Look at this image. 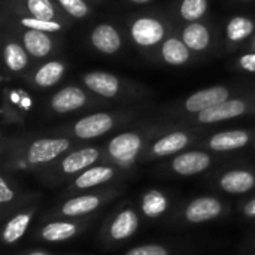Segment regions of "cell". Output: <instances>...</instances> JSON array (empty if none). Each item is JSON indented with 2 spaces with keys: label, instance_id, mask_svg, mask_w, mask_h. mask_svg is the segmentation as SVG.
Returning <instances> with one entry per match:
<instances>
[{
  "label": "cell",
  "instance_id": "cell-1",
  "mask_svg": "<svg viewBox=\"0 0 255 255\" xmlns=\"http://www.w3.org/2000/svg\"><path fill=\"white\" fill-rule=\"evenodd\" d=\"M164 33L166 30H164L163 22L151 16L137 18L130 27V34L133 40L140 46L157 45L160 40H163Z\"/></svg>",
  "mask_w": 255,
  "mask_h": 255
},
{
  "label": "cell",
  "instance_id": "cell-2",
  "mask_svg": "<svg viewBox=\"0 0 255 255\" xmlns=\"http://www.w3.org/2000/svg\"><path fill=\"white\" fill-rule=\"evenodd\" d=\"M229 96H230V90L223 85L200 90V91L191 94L185 100V111H188L191 114H200L206 109H211V108L229 100Z\"/></svg>",
  "mask_w": 255,
  "mask_h": 255
},
{
  "label": "cell",
  "instance_id": "cell-3",
  "mask_svg": "<svg viewBox=\"0 0 255 255\" xmlns=\"http://www.w3.org/2000/svg\"><path fill=\"white\" fill-rule=\"evenodd\" d=\"M69 146L70 142L67 139H39L28 148L27 160L31 164H43L57 158L60 154L69 149Z\"/></svg>",
  "mask_w": 255,
  "mask_h": 255
},
{
  "label": "cell",
  "instance_id": "cell-4",
  "mask_svg": "<svg viewBox=\"0 0 255 255\" xmlns=\"http://www.w3.org/2000/svg\"><path fill=\"white\" fill-rule=\"evenodd\" d=\"M248 103L241 99L235 100H226L211 109H206L200 114H197V121L203 124H212V123H220L226 120H232L236 117L244 115L248 111Z\"/></svg>",
  "mask_w": 255,
  "mask_h": 255
},
{
  "label": "cell",
  "instance_id": "cell-5",
  "mask_svg": "<svg viewBox=\"0 0 255 255\" xmlns=\"http://www.w3.org/2000/svg\"><path fill=\"white\" fill-rule=\"evenodd\" d=\"M114 126V120L109 114H93L88 117L81 118L75 127L73 131L79 139H94L105 133H108Z\"/></svg>",
  "mask_w": 255,
  "mask_h": 255
},
{
  "label": "cell",
  "instance_id": "cell-6",
  "mask_svg": "<svg viewBox=\"0 0 255 255\" xmlns=\"http://www.w3.org/2000/svg\"><path fill=\"white\" fill-rule=\"evenodd\" d=\"M142 140L136 133H123L109 142V154L123 163H130L136 158Z\"/></svg>",
  "mask_w": 255,
  "mask_h": 255
},
{
  "label": "cell",
  "instance_id": "cell-7",
  "mask_svg": "<svg viewBox=\"0 0 255 255\" xmlns=\"http://www.w3.org/2000/svg\"><path fill=\"white\" fill-rule=\"evenodd\" d=\"M91 43L97 51L109 55V54H115L117 51H120L123 40H121L118 30L114 25L103 22L93 30Z\"/></svg>",
  "mask_w": 255,
  "mask_h": 255
},
{
  "label": "cell",
  "instance_id": "cell-8",
  "mask_svg": "<svg viewBox=\"0 0 255 255\" xmlns=\"http://www.w3.org/2000/svg\"><path fill=\"white\" fill-rule=\"evenodd\" d=\"M85 103H87V96L78 87H64L60 91H57L51 99L52 109L60 114L78 111Z\"/></svg>",
  "mask_w": 255,
  "mask_h": 255
},
{
  "label": "cell",
  "instance_id": "cell-9",
  "mask_svg": "<svg viewBox=\"0 0 255 255\" xmlns=\"http://www.w3.org/2000/svg\"><path fill=\"white\" fill-rule=\"evenodd\" d=\"M84 84L93 93L112 99L120 91V81L117 76L108 72H90L84 75Z\"/></svg>",
  "mask_w": 255,
  "mask_h": 255
},
{
  "label": "cell",
  "instance_id": "cell-10",
  "mask_svg": "<svg viewBox=\"0 0 255 255\" xmlns=\"http://www.w3.org/2000/svg\"><path fill=\"white\" fill-rule=\"evenodd\" d=\"M211 164V157L205 152H199V151H191V152H185L178 155L173 163L172 167L176 173L184 175V176H190V175H197L203 170H206Z\"/></svg>",
  "mask_w": 255,
  "mask_h": 255
},
{
  "label": "cell",
  "instance_id": "cell-11",
  "mask_svg": "<svg viewBox=\"0 0 255 255\" xmlns=\"http://www.w3.org/2000/svg\"><path fill=\"white\" fill-rule=\"evenodd\" d=\"M221 212V205L217 199L202 197L190 203L185 217L190 223H203L218 217Z\"/></svg>",
  "mask_w": 255,
  "mask_h": 255
},
{
  "label": "cell",
  "instance_id": "cell-12",
  "mask_svg": "<svg viewBox=\"0 0 255 255\" xmlns=\"http://www.w3.org/2000/svg\"><path fill=\"white\" fill-rule=\"evenodd\" d=\"M250 142V134L244 130H230V131H221L211 137L209 146L214 151H233L244 148Z\"/></svg>",
  "mask_w": 255,
  "mask_h": 255
},
{
  "label": "cell",
  "instance_id": "cell-13",
  "mask_svg": "<svg viewBox=\"0 0 255 255\" xmlns=\"http://www.w3.org/2000/svg\"><path fill=\"white\" fill-rule=\"evenodd\" d=\"M22 46L27 52L36 58H42L48 55L52 49V40L45 31L27 28L22 34Z\"/></svg>",
  "mask_w": 255,
  "mask_h": 255
},
{
  "label": "cell",
  "instance_id": "cell-14",
  "mask_svg": "<svg viewBox=\"0 0 255 255\" xmlns=\"http://www.w3.org/2000/svg\"><path fill=\"white\" fill-rule=\"evenodd\" d=\"M161 57L170 66H182L190 60V48L182 39L169 37L161 45Z\"/></svg>",
  "mask_w": 255,
  "mask_h": 255
},
{
  "label": "cell",
  "instance_id": "cell-15",
  "mask_svg": "<svg viewBox=\"0 0 255 255\" xmlns=\"http://www.w3.org/2000/svg\"><path fill=\"white\" fill-rule=\"evenodd\" d=\"M182 40L191 51H205L211 42V33L202 22H191L182 31Z\"/></svg>",
  "mask_w": 255,
  "mask_h": 255
},
{
  "label": "cell",
  "instance_id": "cell-16",
  "mask_svg": "<svg viewBox=\"0 0 255 255\" xmlns=\"http://www.w3.org/2000/svg\"><path fill=\"white\" fill-rule=\"evenodd\" d=\"M97 158H99V151L96 148H84V149L69 154L63 160L61 167L66 173H76L91 166L93 163H96Z\"/></svg>",
  "mask_w": 255,
  "mask_h": 255
},
{
  "label": "cell",
  "instance_id": "cell-17",
  "mask_svg": "<svg viewBox=\"0 0 255 255\" xmlns=\"http://www.w3.org/2000/svg\"><path fill=\"white\" fill-rule=\"evenodd\" d=\"M254 176L250 172H245V170H233V172L226 173L221 178L223 190H226L229 193H235V194L250 191L254 187Z\"/></svg>",
  "mask_w": 255,
  "mask_h": 255
},
{
  "label": "cell",
  "instance_id": "cell-18",
  "mask_svg": "<svg viewBox=\"0 0 255 255\" xmlns=\"http://www.w3.org/2000/svg\"><path fill=\"white\" fill-rule=\"evenodd\" d=\"M139 226V220L131 209L123 211L111 226V236L117 241L130 238Z\"/></svg>",
  "mask_w": 255,
  "mask_h": 255
},
{
  "label": "cell",
  "instance_id": "cell-19",
  "mask_svg": "<svg viewBox=\"0 0 255 255\" xmlns=\"http://www.w3.org/2000/svg\"><path fill=\"white\" fill-rule=\"evenodd\" d=\"M188 136L182 131H175L170 133L164 137H161L160 140H157L152 146V152L158 157H166L170 154H175L178 151H181L182 148H185L188 145Z\"/></svg>",
  "mask_w": 255,
  "mask_h": 255
},
{
  "label": "cell",
  "instance_id": "cell-20",
  "mask_svg": "<svg viewBox=\"0 0 255 255\" xmlns=\"http://www.w3.org/2000/svg\"><path fill=\"white\" fill-rule=\"evenodd\" d=\"M64 64L60 61H48L45 63L42 67H39V70L34 75V84L42 87V88H48L55 85L64 75Z\"/></svg>",
  "mask_w": 255,
  "mask_h": 255
},
{
  "label": "cell",
  "instance_id": "cell-21",
  "mask_svg": "<svg viewBox=\"0 0 255 255\" xmlns=\"http://www.w3.org/2000/svg\"><path fill=\"white\" fill-rule=\"evenodd\" d=\"M3 55H4V63H6L7 69L12 72H21L28 64L27 49L16 42H9L4 46Z\"/></svg>",
  "mask_w": 255,
  "mask_h": 255
},
{
  "label": "cell",
  "instance_id": "cell-22",
  "mask_svg": "<svg viewBox=\"0 0 255 255\" xmlns=\"http://www.w3.org/2000/svg\"><path fill=\"white\" fill-rule=\"evenodd\" d=\"M254 33V21L247 16H235L226 27V36L230 42H241Z\"/></svg>",
  "mask_w": 255,
  "mask_h": 255
},
{
  "label": "cell",
  "instance_id": "cell-23",
  "mask_svg": "<svg viewBox=\"0 0 255 255\" xmlns=\"http://www.w3.org/2000/svg\"><path fill=\"white\" fill-rule=\"evenodd\" d=\"M114 176V170L111 167L99 166V167H91L85 170L78 179H76V187L78 188H90L94 185H100L103 182H108Z\"/></svg>",
  "mask_w": 255,
  "mask_h": 255
},
{
  "label": "cell",
  "instance_id": "cell-24",
  "mask_svg": "<svg viewBox=\"0 0 255 255\" xmlns=\"http://www.w3.org/2000/svg\"><path fill=\"white\" fill-rule=\"evenodd\" d=\"M99 206V199L96 196H79L69 200L63 206V214L67 217H78L94 211Z\"/></svg>",
  "mask_w": 255,
  "mask_h": 255
},
{
  "label": "cell",
  "instance_id": "cell-25",
  "mask_svg": "<svg viewBox=\"0 0 255 255\" xmlns=\"http://www.w3.org/2000/svg\"><path fill=\"white\" fill-rule=\"evenodd\" d=\"M30 223V215L28 214H19L16 217H13L4 227L3 232V241L6 244H13L18 239L22 238V235L25 233L27 227Z\"/></svg>",
  "mask_w": 255,
  "mask_h": 255
},
{
  "label": "cell",
  "instance_id": "cell-26",
  "mask_svg": "<svg viewBox=\"0 0 255 255\" xmlns=\"http://www.w3.org/2000/svg\"><path fill=\"white\" fill-rule=\"evenodd\" d=\"M76 233V227L70 223H51L42 230V238L48 242H60L72 238Z\"/></svg>",
  "mask_w": 255,
  "mask_h": 255
},
{
  "label": "cell",
  "instance_id": "cell-27",
  "mask_svg": "<svg viewBox=\"0 0 255 255\" xmlns=\"http://www.w3.org/2000/svg\"><path fill=\"white\" fill-rule=\"evenodd\" d=\"M208 9V0H182L179 12L185 21L196 22L200 19Z\"/></svg>",
  "mask_w": 255,
  "mask_h": 255
},
{
  "label": "cell",
  "instance_id": "cell-28",
  "mask_svg": "<svg viewBox=\"0 0 255 255\" xmlns=\"http://www.w3.org/2000/svg\"><path fill=\"white\" fill-rule=\"evenodd\" d=\"M142 208L148 217H158L160 214H163L167 209V200L161 193L151 191L143 197Z\"/></svg>",
  "mask_w": 255,
  "mask_h": 255
},
{
  "label": "cell",
  "instance_id": "cell-29",
  "mask_svg": "<svg viewBox=\"0 0 255 255\" xmlns=\"http://www.w3.org/2000/svg\"><path fill=\"white\" fill-rule=\"evenodd\" d=\"M27 9L31 16L39 19H54L55 9L51 0H27Z\"/></svg>",
  "mask_w": 255,
  "mask_h": 255
},
{
  "label": "cell",
  "instance_id": "cell-30",
  "mask_svg": "<svg viewBox=\"0 0 255 255\" xmlns=\"http://www.w3.org/2000/svg\"><path fill=\"white\" fill-rule=\"evenodd\" d=\"M21 24L25 28H31V30H39V31H45V33H54V31H60L61 30V24L54 21V19H39L34 16H25L21 18Z\"/></svg>",
  "mask_w": 255,
  "mask_h": 255
},
{
  "label": "cell",
  "instance_id": "cell-31",
  "mask_svg": "<svg viewBox=\"0 0 255 255\" xmlns=\"http://www.w3.org/2000/svg\"><path fill=\"white\" fill-rule=\"evenodd\" d=\"M58 3L73 18H84L88 15V6L84 0H58Z\"/></svg>",
  "mask_w": 255,
  "mask_h": 255
},
{
  "label": "cell",
  "instance_id": "cell-32",
  "mask_svg": "<svg viewBox=\"0 0 255 255\" xmlns=\"http://www.w3.org/2000/svg\"><path fill=\"white\" fill-rule=\"evenodd\" d=\"M126 255H169L163 247L158 245H145L130 250Z\"/></svg>",
  "mask_w": 255,
  "mask_h": 255
},
{
  "label": "cell",
  "instance_id": "cell-33",
  "mask_svg": "<svg viewBox=\"0 0 255 255\" xmlns=\"http://www.w3.org/2000/svg\"><path fill=\"white\" fill-rule=\"evenodd\" d=\"M238 64H239V67H241V69H244L245 72L255 73V52L242 55V57L239 58Z\"/></svg>",
  "mask_w": 255,
  "mask_h": 255
},
{
  "label": "cell",
  "instance_id": "cell-34",
  "mask_svg": "<svg viewBox=\"0 0 255 255\" xmlns=\"http://www.w3.org/2000/svg\"><path fill=\"white\" fill-rule=\"evenodd\" d=\"M13 197V191L7 187L4 179H0V203H7Z\"/></svg>",
  "mask_w": 255,
  "mask_h": 255
},
{
  "label": "cell",
  "instance_id": "cell-35",
  "mask_svg": "<svg viewBox=\"0 0 255 255\" xmlns=\"http://www.w3.org/2000/svg\"><path fill=\"white\" fill-rule=\"evenodd\" d=\"M247 214L251 215V217H255V200L254 202H251V203L247 206Z\"/></svg>",
  "mask_w": 255,
  "mask_h": 255
},
{
  "label": "cell",
  "instance_id": "cell-36",
  "mask_svg": "<svg viewBox=\"0 0 255 255\" xmlns=\"http://www.w3.org/2000/svg\"><path fill=\"white\" fill-rule=\"evenodd\" d=\"M131 3H136V4H145V3H149L151 0H130Z\"/></svg>",
  "mask_w": 255,
  "mask_h": 255
},
{
  "label": "cell",
  "instance_id": "cell-37",
  "mask_svg": "<svg viewBox=\"0 0 255 255\" xmlns=\"http://www.w3.org/2000/svg\"><path fill=\"white\" fill-rule=\"evenodd\" d=\"M30 255H46V254H43V253H33V254H30Z\"/></svg>",
  "mask_w": 255,
  "mask_h": 255
},
{
  "label": "cell",
  "instance_id": "cell-38",
  "mask_svg": "<svg viewBox=\"0 0 255 255\" xmlns=\"http://www.w3.org/2000/svg\"><path fill=\"white\" fill-rule=\"evenodd\" d=\"M254 48H255V36H254Z\"/></svg>",
  "mask_w": 255,
  "mask_h": 255
}]
</instances>
